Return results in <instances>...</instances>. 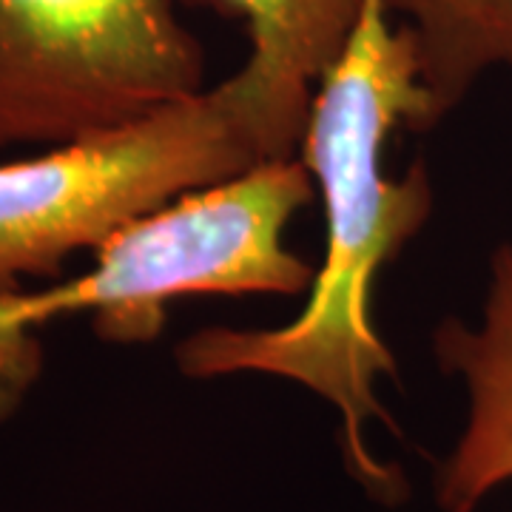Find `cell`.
Instances as JSON below:
<instances>
[{
  "instance_id": "cell-2",
  "label": "cell",
  "mask_w": 512,
  "mask_h": 512,
  "mask_svg": "<svg viewBox=\"0 0 512 512\" xmlns=\"http://www.w3.org/2000/svg\"><path fill=\"white\" fill-rule=\"evenodd\" d=\"M308 120L245 63L217 86L109 134L0 163V293L63 271L185 191L296 157Z\"/></svg>"
},
{
  "instance_id": "cell-6",
  "label": "cell",
  "mask_w": 512,
  "mask_h": 512,
  "mask_svg": "<svg viewBox=\"0 0 512 512\" xmlns=\"http://www.w3.org/2000/svg\"><path fill=\"white\" fill-rule=\"evenodd\" d=\"M248 32L245 66L276 97L311 111L313 83L339 60L365 0H200Z\"/></svg>"
},
{
  "instance_id": "cell-3",
  "label": "cell",
  "mask_w": 512,
  "mask_h": 512,
  "mask_svg": "<svg viewBox=\"0 0 512 512\" xmlns=\"http://www.w3.org/2000/svg\"><path fill=\"white\" fill-rule=\"evenodd\" d=\"M313 191L299 154L268 160L126 222L80 276L0 293V379L40 370L35 330L60 316L89 313L103 342L146 345L163 333L165 308L180 296L308 293L316 268L285 245V231Z\"/></svg>"
},
{
  "instance_id": "cell-4",
  "label": "cell",
  "mask_w": 512,
  "mask_h": 512,
  "mask_svg": "<svg viewBox=\"0 0 512 512\" xmlns=\"http://www.w3.org/2000/svg\"><path fill=\"white\" fill-rule=\"evenodd\" d=\"M202 89L177 0H0V151L109 134Z\"/></svg>"
},
{
  "instance_id": "cell-1",
  "label": "cell",
  "mask_w": 512,
  "mask_h": 512,
  "mask_svg": "<svg viewBox=\"0 0 512 512\" xmlns=\"http://www.w3.org/2000/svg\"><path fill=\"white\" fill-rule=\"evenodd\" d=\"M382 0H365L339 60L313 92L299 157L322 191L328 248L305 308L279 328H202L174 348L188 379L265 373L305 384L342 419V453L373 495L396 501L402 476L367 447V424L387 419L376 396L396 359L373 325V285L433 214L424 163L384 174V143L399 126H430L416 40L393 26Z\"/></svg>"
},
{
  "instance_id": "cell-5",
  "label": "cell",
  "mask_w": 512,
  "mask_h": 512,
  "mask_svg": "<svg viewBox=\"0 0 512 512\" xmlns=\"http://www.w3.org/2000/svg\"><path fill=\"white\" fill-rule=\"evenodd\" d=\"M433 356L467 390V424L439 464L436 501L444 512H473L512 481V242L490 256L481 316L441 319Z\"/></svg>"
},
{
  "instance_id": "cell-7",
  "label": "cell",
  "mask_w": 512,
  "mask_h": 512,
  "mask_svg": "<svg viewBox=\"0 0 512 512\" xmlns=\"http://www.w3.org/2000/svg\"><path fill=\"white\" fill-rule=\"evenodd\" d=\"M416 40L430 126L493 69L512 72V0H382Z\"/></svg>"
}]
</instances>
